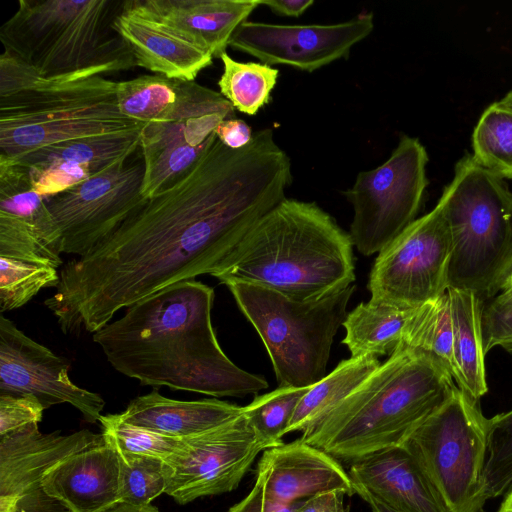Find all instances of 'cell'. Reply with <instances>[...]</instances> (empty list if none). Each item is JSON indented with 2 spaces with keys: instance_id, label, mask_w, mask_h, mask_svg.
Listing matches in <instances>:
<instances>
[{
  "instance_id": "cell-1",
  "label": "cell",
  "mask_w": 512,
  "mask_h": 512,
  "mask_svg": "<svg viewBox=\"0 0 512 512\" xmlns=\"http://www.w3.org/2000/svg\"><path fill=\"white\" fill-rule=\"evenodd\" d=\"M292 163L271 128L243 148L213 133L193 166L92 251L59 271L45 306L65 334L95 333L121 309L196 276H214L247 232L280 203Z\"/></svg>"
},
{
  "instance_id": "cell-2",
  "label": "cell",
  "mask_w": 512,
  "mask_h": 512,
  "mask_svg": "<svg viewBox=\"0 0 512 512\" xmlns=\"http://www.w3.org/2000/svg\"><path fill=\"white\" fill-rule=\"evenodd\" d=\"M212 287L195 279L171 285L126 308L93 334L108 362L142 385L215 397L268 388L263 376L234 364L211 321Z\"/></svg>"
},
{
  "instance_id": "cell-3",
  "label": "cell",
  "mask_w": 512,
  "mask_h": 512,
  "mask_svg": "<svg viewBox=\"0 0 512 512\" xmlns=\"http://www.w3.org/2000/svg\"><path fill=\"white\" fill-rule=\"evenodd\" d=\"M353 242L315 202L284 198L242 238L213 276L319 299L355 281Z\"/></svg>"
},
{
  "instance_id": "cell-4",
  "label": "cell",
  "mask_w": 512,
  "mask_h": 512,
  "mask_svg": "<svg viewBox=\"0 0 512 512\" xmlns=\"http://www.w3.org/2000/svg\"><path fill=\"white\" fill-rule=\"evenodd\" d=\"M456 388L434 356L399 344L348 397L300 439L352 462L403 445Z\"/></svg>"
},
{
  "instance_id": "cell-5",
  "label": "cell",
  "mask_w": 512,
  "mask_h": 512,
  "mask_svg": "<svg viewBox=\"0 0 512 512\" xmlns=\"http://www.w3.org/2000/svg\"><path fill=\"white\" fill-rule=\"evenodd\" d=\"M126 47L80 70L39 77L22 91L0 98V158L75 139L141 129L145 123L123 115L117 82L104 74L131 68Z\"/></svg>"
},
{
  "instance_id": "cell-6",
  "label": "cell",
  "mask_w": 512,
  "mask_h": 512,
  "mask_svg": "<svg viewBox=\"0 0 512 512\" xmlns=\"http://www.w3.org/2000/svg\"><path fill=\"white\" fill-rule=\"evenodd\" d=\"M438 201L453 243L448 288L486 302L512 274V192L503 178L466 154Z\"/></svg>"
},
{
  "instance_id": "cell-7",
  "label": "cell",
  "mask_w": 512,
  "mask_h": 512,
  "mask_svg": "<svg viewBox=\"0 0 512 512\" xmlns=\"http://www.w3.org/2000/svg\"><path fill=\"white\" fill-rule=\"evenodd\" d=\"M222 284L261 337L279 386L310 387L326 376L333 339L347 317L354 285L299 301L256 284Z\"/></svg>"
},
{
  "instance_id": "cell-8",
  "label": "cell",
  "mask_w": 512,
  "mask_h": 512,
  "mask_svg": "<svg viewBox=\"0 0 512 512\" xmlns=\"http://www.w3.org/2000/svg\"><path fill=\"white\" fill-rule=\"evenodd\" d=\"M108 0H21L0 29L4 51L50 78L80 70L126 48L101 42Z\"/></svg>"
},
{
  "instance_id": "cell-9",
  "label": "cell",
  "mask_w": 512,
  "mask_h": 512,
  "mask_svg": "<svg viewBox=\"0 0 512 512\" xmlns=\"http://www.w3.org/2000/svg\"><path fill=\"white\" fill-rule=\"evenodd\" d=\"M478 402L456 387L403 444L448 512H484L483 472L488 419Z\"/></svg>"
},
{
  "instance_id": "cell-10",
  "label": "cell",
  "mask_w": 512,
  "mask_h": 512,
  "mask_svg": "<svg viewBox=\"0 0 512 512\" xmlns=\"http://www.w3.org/2000/svg\"><path fill=\"white\" fill-rule=\"evenodd\" d=\"M428 160L419 139L402 135L384 163L359 172L343 191L353 207L349 235L361 254L382 251L416 220L428 185Z\"/></svg>"
},
{
  "instance_id": "cell-11",
  "label": "cell",
  "mask_w": 512,
  "mask_h": 512,
  "mask_svg": "<svg viewBox=\"0 0 512 512\" xmlns=\"http://www.w3.org/2000/svg\"><path fill=\"white\" fill-rule=\"evenodd\" d=\"M452 249L438 201L379 252L369 275V301L413 309L445 294Z\"/></svg>"
},
{
  "instance_id": "cell-12",
  "label": "cell",
  "mask_w": 512,
  "mask_h": 512,
  "mask_svg": "<svg viewBox=\"0 0 512 512\" xmlns=\"http://www.w3.org/2000/svg\"><path fill=\"white\" fill-rule=\"evenodd\" d=\"M229 118H235V109L220 92L183 80L174 107L142 129L141 194L150 199L178 181L204 152L219 123Z\"/></svg>"
},
{
  "instance_id": "cell-13",
  "label": "cell",
  "mask_w": 512,
  "mask_h": 512,
  "mask_svg": "<svg viewBox=\"0 0 512 512\" xmlns=\"http://www.w3.org/2000/svg\"><path fill=\"white\" fill-rule=\"evenodd\" d=\"M127 161L45 197L61 234L62 253L85 256L146 203L143 158Z\"/></svg>"
},
{
  "instance_id": "cell-14",
  "label": "cell",
  "mask_w": 512,
  "mask_h": 512,
  "mask_svg": "<svg viewBox=\"0 0 512 512\" xmlns=\"http://www.w3.org/2000/svg\"><path fill=\"white\" fill-rule=\"evenodd\" d=\"M267 449L245 416L197 436L165 460L166 494L179 504L236 489L257 455Z\"/></svg>"
},
{
  "instance_id": "cell-15",
  "label": "cell",
  "mask_w": 512,
  "mask_h": 512,
  "mask_svg": "<svg viewBox=\"0 0 512 512\" xmlns=\"http://www.w3.org/2000/svg\"><path fill=\"white\" fill-rule=\"evenodd\" d=\"M373 20L369 12L335 24L281 25L247 20L234 32L229 46L269 66L287 65L313 72L348 58L352 47L373 31Z\"/></svg>"
},
{
  "instance_id": "cell-16",
  "label": "cell",
  "mask_w": 512,
  "mask_h": 512,
  "mask_svg": "<svg viewBox=\"0 0 512 512\" xmlns=\"http://www.w3.org/2000/svg\"><path fill=\"white\" fill-rule=\"evenodd\" d=\"M70 363L39 344L0 316V394L33 395L47 409L68 403L84 418L100 420L105 401L69 378Z\"/></svg>"
},
{
  "instance_id": "cell-17",
  "label": "cell",
  "mask_w": 512,
  "mask_h": 512,
  "mask_svg": "<svg viewBox=\"0 0 512 512\" xmlns=\"http://www.w3.org/2000/svg\"><path fill=\"white\" fill-rule=\"evenodd\" d=\"M61 234L27 170L0 161V256L58 268Z\"/></svg>"
},
{
  "instance_id": "cell-18",
  "label": "cell",
  "mask_w": 512,
  "mask_h": 512,
  "mask_svg": "<svg viewBox=\"0 0 512 512\" xmlns=\"http://www.w3.org/2000/svg\"><path fill=\"white\" fill-rule=\"evenodd\" d=\"M142 129L75 139L0 161L23 166L34 190L52 196L127 161L140 147Z\"/></svg>"
},
{
  "instance_id": "cell-19",
  "label": "cell",
  "mask_w": 512,
  "mask_h": 512,
  "mask_svg": "<svg viewBox=\"0 0 512 512\" xmlns=\"http://www.w3.org/2000/svg\"><path fill=\"white\" fill-rule=\"evenodd\" d=\"M254 487L287 505L330 490L355 494L353 482L339 461L300 438L264 450Z\"/></svg>"
},
{
  "instance_id": "cell-20",
  "label": "cell",
  "mask_w": 512,
  "mask_h": 512,
  "mask_svg": "<svg viewBox=\"0 0 512 512\" xmlns=\"http://www.w3.org/2000/svg\"><path fill=\"white\" fill-rule=\"evenodd\" d=\"M103 440L102 433L89 430L43 434L38 424L0 436V508L41 488L46 473L63 459Z\"/></svg>"
},
{
  "instance_id": "cell-21",
  "label": "cell",
  "mask_w": 512,
  "mask_h": 512,
  "mask_svg": "<svg viewBox=\"0 0 512 512\" xmlns=\"http://www.w3.org/2000/svg\"><path fill=\"white\" fill-rule=\"evenodd\" d=\"M350 463L348 474L353 484L396 512H448L404 445L382 449Z\"/></svg>"
},
{
  "instance_id": "cell-22",
  "label": "cell",
  "mask_w": 512,
  "mask_h": 512,
  "mask_svg": "<svg viewBox=\"0 0 512 512\" xmlns=\"http://www.w3.org/2000/svg\"><path fill=\"white\" fill-rule=\"evenodd\" d=\"M112 29L128 48L136 65L170 79L195 81L212 64L213 56L178 36L126 1L112 20Z\"/></svg>"
},
{
  "instance_id": "cell-23",
  "label": "cell",
  "mask_w": 512,
  "mask_h": 512,
  "mask_svg": "<svg viewBox=\"0 0 512 512\" xmlns=\"http://www.w3.org/2000/svg\"><path fill=\"white\" fill-rule=\"evenodd\" d=\"M42 487L72 512H103L120 503L118 451L104 437L50 469Z\"/></svg>"
},
{
  "instance_id": "cell-24",
  "label": "cell",
  "mask_w": 512,
  "mask_h": 512,
  "mask_svg": "<svg viewBox=\"0 0 512 512\" xmlns=\"http://www.w3.org/2000/svg\"><path fill=\"white\" fill-rule=\"evenodd\" d=\"M133 5L195 46L220 58L257 0H134Z\"/></svg>"
},
{
  "instance_id": "cell-25",
  "label": "cell",
  "mask_w": 512,
  "mask_h": 512,
  "mask_svg": "<svg viewBox=\"0 0 512 512\" xmlns=\"http://www.w3.org/2000/svg\"><path fill=\"white\" fill-rule=\"evenodd\" d=\"M243 413V407L217 399L182 401L167 398L157 390L138 396L119 413L132 425L184 439L226 424Z\"/></svg>"
},
{
  "instance_id": "cell-26",
  "label": "cell",
  "mask_w": 512,
  "mask_h": 512,
  "mask_svg": "<svg viewBox=\"0 0 512 512\" xmlns=\"http://www.w3.org/2000/svg\"><path fill=\"white\" fill-rule=\"evenodd\" d=\"M457 387L478 400L487 392L482 339V302L472 292L448 288Z\"/></svg>"
},
{
  "instance_id": "cell-27",
  "label": "cell",
  "mask_w": 512,
  "mask_h": 512,
  "mask_svg": "<svg viewBox=\"0 0 512 512\" xmlns=\"http://www.w3.org/2000/svg\"><path fill=\"white\" fill-rule=\"evenodd\" d=\"M378 357L363 355L341 361L301 398L286 433L302 434L316 426L331 410L356 390L379 366Z\"/></svg>"
},
{
  "instance_id": "cell-28",
  "label": "cell",
  "mask_w": 512,
  "mask_h": 512,
  "mask_svg": "<svg viewBox=\"0 0 512 512\" xmlns=\"http://www.w3.org/2000/svg\"><path fill=\"white\" fill-rule=\"evenodd\" d=\"M413 309H404L371 301L362 302L343 323L342 341L352 357L391 355L402 340L404 327Z\"/></svg>"
},
{
  "instance_id": "cell-29",
  "label": "cell",
  "mask_w": 512,
  "mask_h": 512,
  "mask_svg": "<svg viewBox=\"0 0 512 512\" xmlns=\"http://www.w3.org/2000/svg\"><path fill=\"white\" fill-rule=\"evenodd\" d=\"M400 344L434 356L456 380L453 323L447 292L413 310L404 327Z\"/></svg>"
},
{
  "instance_id": "cell-30",
  "label": "cell",
  "mask_w": 512,
  "mask_h": 512,
  "mask_svg": "<svg viewBox=\"0 0 512 512\" xmlns=\"http://www.w3.org/2000/svg\"><path fill=\"white\" fill-rule=\"evenodd\" d=\"M223 73L218 81L220 93L235 110L255 115L270 102L279 70L260 62H239L227 52L220 56Z\"/></svg>"
},
{
  "instance_id": "cell-31",
  "label": "cell",
  "mask_w": 512,
  "mask_h": 512,
  "mask_svg": "<svg viewBox=\"0 0 512 512\" xmlns=\"http://www.w3.org/2000/svg\"><path fill=\"white\" fill-rule=\"evenodd\" d=\"M472 156L501 178L512 180V109L499 101L481 114L472 133Z\"/></svg>"
},
{
  "instance_id": "cell-32",
  "label": "cell",
  "mask_w": 512,
  "mask_h": 512,
  "mask_svg": "<svg viewBox=\"0 0 512 512\" xmlns=\"http://www.w3.org/2000/svg\"><path fill=\"white\" fill-rule=\"evenodd\" d=\"M182 81L155 74L117 82L119 110L139 122L153 121L174 107Z\"/></svg>"
},
{
  "instance_id": "cell-33",
  "label": "cell",
  "mask_w": 512,
  "mask_h": 512,
  "mask_svg": "<svg viewBox=\"0 0 512 512\" xmlns=\"http://www.w3.org/2000/svg\"><path fill=\"white\" fill-rule=\"evenodd\" d=\"M308 388L279 386L243 407V415L267 449L283 443L282 436Z\"/></svg>"
},
{
  "instance_id": "cell-34",
  "label": "cell",
  "mask_w": 512,
  "mask_h": 512,
  "mask_svg": "<svg viewBox=\"0 0 512 512\" xmlns=\"http://www.w3.org/2000/svg\"><path fill=\"white\" fill-rule=\"evenodd\" d=\"M120 503L132 506L150 505L166 492L169 470L164 459L119 453Z\"/></svg>"
},
{
  "instance_id": "cell-35",
  "label": "cell",
  "mask_w": 512,
  "mask_h": 512,
  "mask_svg": "<svg viewBox=\"0 0 512 512\" xmlns=\"http://www.w3.org/2000/svg\"><path fill=\"white\" fill-rule=\"evenodd\" d=\"M56 268L0 256V311L24 306L43 288L57 287Z\"/></svg>"
},
{
  "instance_id": "cell-36",
  "label": "cell",
  "mask_w": 512,
  "mask_h": 512,
  "mask_svg": "<svg viewBox=\"0 0 512 512\" xmlns=\"http://www.w3.org/2000/svg\"><path fill=\"white\" fill-rule=\"evenodd\" d=\"M483 485L487 499L501 496L512 486V410L488 419Z\"/></svg>"
},
{
  "instance_id": "cell-37",
  "label": "cell",
  "mask_w": 512,
  "mask_h": 512,
  "mask_svg": "<svg viewBox=\"0 0 512 512\" xmlns=\"http://www.w3.org/2000/svg\"><path fill=\"white\" fill-rule=\"evenodd\" d=\"M99 422L105 439L122 454L166 459L183 444V439L165 436L127 423L120 414L102 415Z\"/></svg>"
},
{
  "instance_id": "cell-38",
  "label": "cell",
  "mask_w": 512,
  "mask_h": 512,
  "mask_svg": "<svg viewBox=\"0 0 512 512\" xmlns=\"http://www.w3.org/2000/svg\"><path fill=\"white\" fill-rule=\"evenodd\" d=\"M481 324L485 355L495 346L512 354V289L504 288L483 302Z\"/></svg>"
},
{
  "instance_id": "cell-39",
  "label": "cell",
  "mask_w": 512,
  "mask_h": 512,
  "mask_svg": "<svg viewBox=\"0 0 512 512\" xmlns=\"http://www.w3.org/2000/svg\"><path fill=\"white\" fill-rule=\"evenodd\" d=\"M44 410L43 404L33 395L0 394V436L38 424Z\"/></svg>"
},
{
  "instance_id": "cell-40",
  "label": "cell",
  "mask_w": 512,
  "mask_h": 512,
  "mask_svg": "<svg viewBox=\"0 0 512 512\" xmlns=\"http://www.w3.org/2000/svg\"><path fill=\"white\" fill-rule=\"evenodd\" d=\"M40 76L33 67L3 51L0 56V98L22 91Z\"/></svg>"
},
{
  "instance_id": "cell-41",
  "label": "cell",
  "mask_w": 512,
  "mask_h": 512,
  "mask_svg": "<svg viewBox=\"0 0 512 512\" xmlns=\"http://www.w3.org/2000/svg\"><path fill=\"white\" fill-rule=\"evenodd\" d=\"M0 512H72L65 504L46 493L43 487L31 490L0 508Z\"/></svg>"
},
{
  "instance_id": "cell-42",
  "label": "cell",
  "mask_w": 512,
  "mask_h": 512,
  "mask_svg": "<svg viewBox=\"0 0 512 512\" xmlns=\"http://www.w3.org/2000/svg\"><path fill=\"white\" fill-rule=\"evenodd\" d=\"M217 138L228 148L240 149L248 145L253 134L251 127L242 119H224L215 129Z\"/></svg>"
},
{
  "instance_id": "cell-43",
  "label": "cell",
  "mask_w": 512,
  "mask_h": 512,
  "mask_svg": "<svg viewBox=\"0 0 512 512\" xmlns=\"http://www.w3.org/2000/svg\"><path fill=\"white\" fill-rule=\"evenodd\" d=\"M300 502L283 504L266 497L253 487L249 494L232 506L228 512H295Z\"/></svg>"
},
{
  "instance_id": "cell-44",
  "label": "cell",
  "mask_w": 512,
  "mask_h": 512,
  "mask_svg": "<svg viewBox=\"0 0 512 512\" xmlns=\"http://www.w3.org/2000/svg\"><path fill=\"white\" fill-rule=\"evenodd\" d=\"M342 490H330L301 501L295 512H349Z\"/></svg>"
},
{
  "instance_id": "cell-45",
  "label": "cell",
  "mask_w": 512,
  "mask_h": 512,
  "mask_svg": "<svg viewBox=\"0 0 512 512\" xmlns=\"http://www.w3.org/2000/svg\"><path fill=\"white\" fill-rule=\"evenodd\" d=\"M259 5L267 6L272 12L288 16H301L313 3V0H257Z\"/></svg>"
},
{
  "instance_id": "cell-46",
  "label": "cell",
  "mask_w": 512,
  "mask_h": 512,
  "mask_svg": "<svg viewBox=\"0 0 512 512\" xmlns=\"http://www.w3.org/2000/svg\"><path fill=\"white\" fill-rule=\"evenodd\" d=\"M355 494H358L370 507L371 512H396L389 508L376 498H374L368 491L363 487L353 484Z\"/></svg>"
},
{
  "instance_id": "cell-47",
  "label": "cell",
  "mask_w": 512,
  "mask_h": 512,
  "mask_svg": "<svg viewBox=\"0 0 512 512\" xmlns=\"http://www.w3.org/2000/svg\"><path fill=\"white\" fill-rule=\"evenodd\" d=\"M103 512H159V510L151 505L132 506V505L118 503L115 506H113Z\"/></svg>"
},
{
  "instance_id": "cell-48",
  "label": "cell",
  "mask_w": 512,
  "mask_h": 512,
  "mask_svg": "<svg viewBox=\"0 0 512 512\" xmlns=\"http://www.w3.org/2000/svg\"><path fill=\"white\" fill-rule=\"evenodd\" d=\"M507 492L498 512H512V486Z\"/></svg>"
},
{
  "instance_id": "cell-49",
  "label": "cell",
  "mask_w": 512,
  "mask_h": 512,
  "mask_svg": "<svg viewBox=\"0 0 512 512\" xmlns=\"http://www.w3.org/2000/svg\"><path fill=\"white\" fill-rule=\"evenodd\" d=\"M499 102L512 109V90L509 91Z\"/></svg>"
},
{
  "instance_id": "cell-50",
  "label": "cell",
  "mask_w": 512,
  "mask_h": 512,
  "mask_svg": "<svg viewBox=\"0 0 512 512\" xmlns=\"http://www.w3.org/2000/svg\"><path fill=\"white\" fill-rule=\"evenodd\" d=\"M504 288H509V289H512V274L510 275V277L508 278V280L506 281Z\"/></svg>"
}]
</instances>
